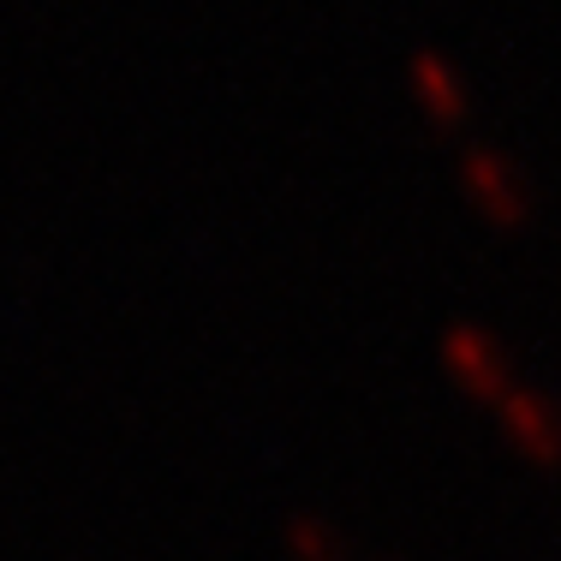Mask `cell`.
Returning <instances> with one entry per match:
<instances>
[{
  "label": "cell",
  "instance_id": "cell-2",
  "mask_svg": "<svg viewBox=\"0 0 561 561\" xmlns=\"http://www.w3.org/2000/svg\"><path fill=\"white\" fill-rule=\"evenodd\" d=\"M448 365H454V377L466 382V389H478L484 400H496L502 389H507V377H502V353L490 346V335L484 329H454L448 335ZM507 400V394H502Z\"/></svg>",
  "mask_w": 561,
  "mask_h": 561
},
{
  "label": "cell",
  "instance_id": "cell-4",
  "mask_svg": "<svg viewBox=\"0 0 561 561\" xmlns=\"http://www.w3.org/2000/svg\"><path fill=\"white\" fill-rule=\"evenodd\" d=\"M412 72H419V102L431 96V114H436V119H460L466 96L454 90V72H448L443 60H431V55H424L419 66H412Z\"/></svg>",
  "mask_w": 561,
  "mask_h": 561
},
{
  "label": "cell",
  "instance_id": "cell-3",
  "mask_svg": "<svg viewBox=\"0 0 561 561\" xmlns=\"http://www.w3.org/2000/svg\"><path fill=\"white\" fill-rule=\"evenodd\" d=\"M466 180H472L478 209H484V216L496 221V227L526 221V197H519V180L496 162V156H472V162H466Z\"/></svg>",
  "mask_w": 561,
  "mask_h": 561
},
{
  "label": "cell",
  "instance_id": "cell-1",
  "mask_svg": "<svg viewBox=\"0 0 561 561\" xmlns=\"http://www.w3.org/2000/svg\"><path fill=\"white\" fill-rule=\"evenodd\" d=\"M502 412H507V431H514V443L531 454L538 466H556L561 460V419H556V407L550 400H538V394H507L502 400Z\"/></svg>",
  "mask_w": 561,
  "mask_h": 561
}]
</instances>
